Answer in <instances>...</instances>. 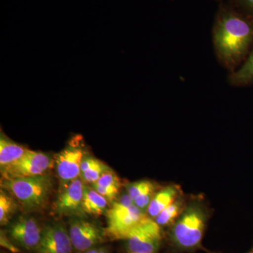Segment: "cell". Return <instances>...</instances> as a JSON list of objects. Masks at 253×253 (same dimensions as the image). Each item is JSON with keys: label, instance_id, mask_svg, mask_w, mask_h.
Segmentation results:
<instances>
[{"label": "cell", "instance_id": "1", "mask_svg": "<svg viewBox=\"0 0 253 253\" xmlns=\"http://www.w3.org/2000/svg\"><path fill=\"white\" fill-rule=\"evenodd\" d=\"M214 54L228 72L235 71L253 47V18L229 0L221 1L214 15L212 28Z\"/></svg>", "mask_w": 253, "mask_h": 253}, {"label": "cell", "instance_id": "2", "mask_svg": "<svg viewBox=\"0 0 253 253\" xmlns=\"http://www.w3.org/2000/svg\"><path fill=\"white\" fill-rule=\"evenodd\" d=\"M1 189L11 195L25 211L42 209L47 204L52 179L47 174L30 177L1 179Z\"/></svg>", "mask_w": 253, "mask_h": 253}, {"label": "cell", "instance_id": "3", "mask_svg": "<svg viewBox=\"0 0 253 253\" xmlns=\"http://www.w3.org/2000/svg\"><path fill=\"white\" fill-rule=\"evenodd\" d=\"M208 212L206 205L199 199L188 202L185 209L173 224L171 237L182 249L199 247L204 238Z\"/></svg>", "mask_w": 253, "mask_h": 253}, {"label": "cell", "instance_id": "4", "mask_svg": "<svg viewBox=\"0 0 253 253\" xmlns=\"http://www.w3.org/2000/svg\"><path fill=\"white\" fill-rule=\"evenodd\" d=\"M147 217L148 214L135 204L116 201L106 212L105 235L113 240H126L129 233Z\"/></svg>", "mask_w": 253, "mask_h": 253}, {"label": "cell", "instance_id": "5", "mask_svg": "<svg viewBox=\"0 0 253 253\" xmlns=\"http://www.w3.org/2000/svg\"><path fill=\"white\" fill-rule=\"evenodd\" d=\"M161 226L152 218H145L126 237L129 253H156L162 242Z\"/></svg>", "mask_w": 253, "mask_h": 253}, {"label": "cell", "instance_id": "6", "mask_svg": "<svg viewBox=\"0 0 253 253\" xmlns=\"http://www.w3.org/2000/svg\"><path fill=\"white\" fill-rule=\"evenodd\" d=\"M51 166L52 161L48 155L30 150L18 162L1 169V179L43 175Z\"/></svg>", "mask_w": 253, "mask_h": 253}, {"label": "cell", "instance_id": "7", "mask_svg": "<svg viewBox=\"0 0 253 253\" xmlns=\"http://www.w3.org/2000/svg\"><path fill=\"white\" fill-rule=\"evenodd\" d=\"M75 143L62 150L55 158L56 170L61 181V187L67 185L81 176L82 162L84 159V151L78 144L77 139Z\"/></svg>", "mask_w": 253, "mask_h": 253}, {"label": "cell", "instance_id": "8", "mask_svg": "<svg viewBox=\"0 0 253 253\" xmlns=\"http://www.w3.org/2000/svg\"><path fill=\"white\" fill-rule=\"evenodd\" d=\"M84 184L81 176L67 185L63 186L55 203V210L60 215L81 217L84 214L83 209Z\"/></svg>", "mask_w": 253, "mask_h": 253}, {"label": "cell", "instance_id": "9", "mask_svg": "<svg viewBox=\"0 0 253 253\" xmlns=\"http://www.w3.org/2000/svg\"><path fill=\"white\" fill-rule=\"evenodd\" d=\"M73 248L69 232L62 224L46 226L42 231L38 253H72Z\"/></svg>", "mask_w": 253, "mask_h": 253}, {"label": "cell", "instance_id": "10", "mask_svg": "<svg viewBox=\"0 0 253 253\" xmlns=\"http://www.w3.org/2000/svg\"><path fill=\"white\" fill-rule=\"evenodd\" d=\"M69 235L73 248L81 252L92 249L100 242L102 236L96 224L81 217H76L71 220Z\"/></svg>", "mask_w": 253, "mask_h": 253}, {"label": "cell", "instance_id": "11", "mask_svg": "<svg viewBox=\"0 0 253 253\" xmlns=\"http://www.w3.org/2000/svg\"><path fill=\"white\" fill-rule=\"evenodd\" d=\"M42 231L33 217H21L10 226L9 234L12 241L27 250L37 249L41 242Z\"/></svg>", "mask_w": 253, "mask_h": 253}, {"label": "cell", "instance_id": "12", "mask_svg": "<svg viewBox=\"0 0 253 253\" xmlns=\"http://www.w3.org/2000/svg\"><path fill=\"white\" fill-rule=\"evenodd\" d=\"M181 196H182V191L179 185L172 184L161 187L156 191L148 208L146 212L148 216L154 219L163 210L172 204Z\"/></svg>", "mask_w": 253, "mask_h": 253}, {"label": "cell", "instance_id": "13", "mask_svg": "<svg viewBox=\"0 0 253 253\" xmlns=\"http://www.w3.org/2000/svg\"><path fill=\"white\" fill-rule=\"evenodd\" d=\"M30 150L11 140L1 132L0 137V168L1 169L18 162Z\"/></svg>", "mask_w": 253, "mask_h": 253}, {"label": "cell", "instance_id": "14", "mask_svg": "<svg viewBox=\"0 0 253 253\" xmlns=\"http://www.w3.org/2000/svg\"><path fill=\"white\" fill-rule=\"evenodd\" d=\"M228 83L235 87L253 85V47L237 69L229 73Z\"/></svg>", "mask_w": 253, "mask_h": 253}, {"label": "cell", "instance_id": "15", "mask_svg": "<svg viewBox=\"0 0 253 253\" xmlns=\"http://www.w3.org/2000/svg\"><path fill=\"white\" fill-rule=\"evenodd\" d=\"M108 202V200L94 188L85 184L83 199V209L84 213L91 215H101L106 211Z\"/></svg>", "mask_w": 253, "mask_h": 253}, {"label": "cell", "instance_id": "16", "mask_svg": "<svg viewBox=\"0 0 253 253\" xmlns=\"http://www.w3.org/2000/svg\"><path fill=\"white\" fill-rule=\"evenodd\" d=\"M187 204V201L182 195L166 209L163 210L155 218V221L161 226H172L184 211Z\"/></svg>", "mask_w": 253, "mask_h": 253}, {"label": "cell", "instance_id": "17", "mask_svg": "<svg viewBox=\"0 0 253 253\" xmlns=\"http://www.w3.org/2000/svg\"><path fill=\"white\" fill-rule=\"evenodd\" d=\"M18 203L4 190L0 192V224L5 226L9 222L18 210Z\"/></svg>", "mask_w": 253, "mask_h": 253}, {"label": "cell", "instance_id": "18", "mask_svg": "<svg viewBox=\"0 0 253 253\" xmlns=\"http://www.w3.org/2000/svg\"><path fill=\"white\" fill-rule=\"evenodd\" d=\"M110 168L105 163L101 162L99 160L98 162L89 168L86 172L81 173V178L84 181V184H94L99 180L103 173L106 172Z\"/></svg>", "mask_w": 253, "mask_h": 253}, {"label": "cell", "instance_id": "19", "mask_svg": "<svg viewBox=\"0 0 253 253\" xmlns=\"http://www.w3.org/2000/svg\"><path fill=\"white\" fill-rule=\"evenodd\" d=\"M155 183L149 180H141L130 183L126 186V192L129 194L131 199L134 201L139 197L146 190L154 185Z\"/></svg>", "mask_w": 253, "mask_h": 253}, {"label": "cell", "instance_id": "20", "mask_svg": "<svg viewBox=\"0 0 253 253\" xmlns=\"http://www.w3.org/2000/svg\"><path fill=\"white\" fill-rule=\"evenodd\" d=\"M92 186H116L121 188V181L117 174L110 169L103 173L99 180L92 184Z\"/></svg>", "mask_w": 253, "mask_h": 253}, {"label": "cell", "instance_id": "21", "mask_svg": "<svg viewBox=\"0 0 253 253\" xmlns=\"http://www.w3.org/2000/svg\"><path fill=\"white\" fill-rule=\"evenodd\" d=\"M92 187L99 194L106 198L108 201H113V200L116 199L119 194V190L121 189L116 186H93Z\"/></svg>", "mask_w": 253, "mask_h": 253}, {"label": "cell", "instance_id": "22", "mask_svg": "<svg viewBox=\"0 0 253 253\" xmlns=\"http://www.w3.org/2000/svg\"><path fill=\"white\" fill-rule=\"evenodd\" d=\"M237 9L253 18V0H229Z\"/></svg>", "mask_w": 253, "mask_h": 253}, {"label": "cell", "instance_id": "23", "mask_svg": "<svg viewBox=\"0 0 253 253\" xmlns=\"http://www.w3.org/2000/svg\"><path fill=\"white\" fill-rule=\"evenodd\" d=\"M0 246L12 253H19L21 252L20 250L14 244H13L11 240L8 238L7 235L2 230L0 232Z\"/></svg>", "mask_w": 253, "mask_h": 253}, {"label": "cell", "instance_id": "24", "mask_svg": "<svg viewBox=\"0 0 253 253\" xmlns=\"http://www.w3.org/2000/svg\"><path fill=\"white\" fill-rule=\"evenodd\" d=\"M98 161L99 160L95 158H84L81 164V173L86 172L89 168L94 166L98 162Z\"/></svg>", "mask_w": 253, "mask_h": 253}, {"label": "cell", "instance_id": "25", "mask_svg": "<svg viewBox=\"0 0 253 253\" xmlns=\"http://www.w3.org/2000/svg\"><path fill=\"white\" fill-rule=\"evenodd\" d=\"M99 249H94V248H92V249L84 251V253H99Z\"/></svg>", "mask_w": 253, "mask_h": 253}, {"label": "cell", "instance_id": "26", "mask_svg": "<svg viewBox=\"0 0 253 253\" xmlns=\"http://www.w3.org/2000/svg\"><path fill=\"white\" fill-rule=\"evenodd\" d=\"M108 253L107 251H106L104 249H100L99 251V253Z\"/></svg>", "mask_w": 253, "mask_h": 253}, {"label": "cell", "instance_id": "27", "mask_svg": "<svg viewBox=\"0 0 253 253\" xmlns=\"http://www.w3.org/2000/svg\"><path fill=\"white\" fill-rule=\"evenodd\" d=\"M214 1H218V2H221V1H226V0H214Z\"/></svg>", "mask_w": 253, "mask_h": 253}, {"label": "cell", "instance_id": "28", "mask_svg": "<svg viewBox=\"0 0 253 253\" xmlns=\"http://www.w3.org/2000/svg\"><path fill=\"white\" fill-rule=\"evenodd\" d=\"M246 253H253V249H251V251H249V252Z\"/></svg>", "mask_w": 253, "mask_h": 253}]
</instances>
